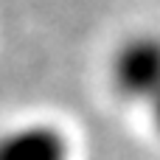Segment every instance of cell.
<instances>
[{
    "mask_svg": "<svg viewBox=\"0 0 160 160\" xmlns=\"http://www.w3.org/2000/svg\"><path fill=\"white\" fill-rule=\"evenodd\" d=\"M0 160H73V143L62 127L28 121L0 132Z\"/></svg>",
    "mask_w": 160,
    "mask_h": 160,
    "instance_id": "obj_1",
    "label": "cell"
},
{
    "mask_svg": "<svg viewBox=\"0 0 160 160\" xmlns=\"http://www.w3.org/2000/svg\"><path fill=\"white\" fill-rule=\"evenodd\" d=\"M112 79L127 98H152L158 84V48L152 39H132L112 65Z\"/></svg>",
    "mask_w": 160,
    "mask_h": 160,
    "instance_id": "obj_2",
    "label": "cell"
}]
</instances>
